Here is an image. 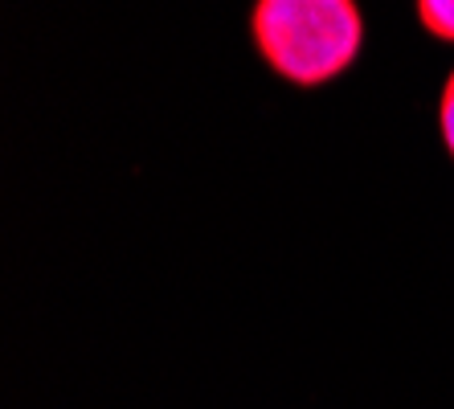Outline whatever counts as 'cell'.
Wrapping results in <instances>:
<instances>
[{
  "label": "cell",
  "mask_w": 454,
  "mask_h": 409,
  "mask_svg": "<svg viewBox=\"0 0 454 409\" xmlns=\"http://www.w3.org/2000/svg\"><path fill=\"white\" fill-rule=\"evenodd\" d=\"M438 127H442V144L454 160V70L442 83V98H438Z\"/></svg>",
  "instance_id": "cell-3"
},
{
  "label": "cell",
  "mask_w": 454,
  "mask_h": 409,
  "mask_svg": "<svg viewBox=\"0 0 454 409\" xmlns=\"http://www.w3.org/2000/svg\"><path fill=\"white\" fill-rule=\"evenodd\" d=\"M413 4H418V21L438 42H454V0H413Z\"/></svg>",
  "instance_id": "cell-2"
},
{
  "label": "cell",
  "mask_w": 454,
  "mask_h": 409,
  "mask_svg": "<svg viewBox=\"0 0 454 409\" xmlns=\"http://www.w3.org/2000/svg\"><path fill=\"white\" fill-rule=\"evenodd\" d=\"M250 33L275 74L319 86L356 62L364 17L356 0H254Z\"/></svg>",
  "instance_id": "cell-1"
}]
</instances>
